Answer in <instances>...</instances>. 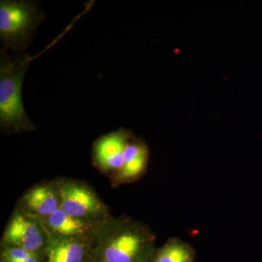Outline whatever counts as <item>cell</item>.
Masks as SVG:
<instances>
[{
  "instance_id": "cell-9",
  "label": "cell",
  "mask_w": 262,
  "mask_h": 262,
  "mask_svg": "<svg viewBox=\"0 0 262 262\" xmlns=\"http://www.w3.org/2000/svg\"><path fill=\"white\" fill-rule=\"evenodd\" d=\"M47 223L53 234L67 237H86L91 227L87 221L72 216L61 208L47 217Z\"/></svg>"
},
{
  "instance_id": "cell-12",
  "label": "cell",
  "mask_w": 262,
  "mask_h": 262,
  "mask_svg": "<svg viewBox=\"0 0 262 262\" xmlns=\"http://www.w3.org/2000/svg\"><path fill=\"white\" fill-rule=\"evenodd\" d=\"M13 262H39V260H38L37 254L30 256L29 258H24V259L18 260V261Z\"/></svg>"
},
{
  "instance_id": "cell-2",
  "label": "cell",
  "mask_w": 262,
  "mask_h": 262,
  "mask_svg": "<svg viewBox=\"0 0 262 262\" xmlns=\"http://www.w3.org/2000/svg\"><path fill=\"white\" fill-rule=\"evenodd\" d=\"M39 56L25 53L10 56L8 50L0 52V125L9 133L35 130L24 110L22 86L31 62Z\"/></svg>"
},
{
  "instance_id": "cell-3",
  "label": "cell",
  "mask_w": 262,
  "mask_h": 262,
  "mask_svg": "<svg viewBox=\"0 0 262 262\" xmlns=\"http://www.w3.org/2000/svg\"><path fill=\"white\" fill-rule=\"evenodd\" d=\"M45 19L39 3L28 0L0 2V39L5 50L24 53Z\"/></svg>"
},
{
  "instance_id": "cell-1",
  "label": "cell",
  "mask_w": 262,
  "mask_h": 262,
  "mask_svg": "<svg viewBox=\"0 0 262 262\" xmlns=\"http://www.w3.org/2000/svg\"><path fill=\"white\" fill-rule=\"evenodd\" d=\"M98 229L100 262H150L155 249V236L149 228L128 220H115Z\"/></svg>"
},
{
  "instance_id": "cell-10",
  "label": "cell",
  "mask_w": 262,
  "mask_h": 262,
  "mask_svg": "<svg viewBox=\"0 0 262 262\" xmlns=\"http://www.w3.org/2000/svg\"><path fill=\"white\" fill-rule=\"evenodd\" d=\"M24 203L29 211L42 217L49 216L61 206L56 192L48 185L33 188L24 196Z\"/></svg>"
},
{
  "instance_id": "cell-8",
  "label": "cell",
  "mask_w": 262,
  "mask_h": 262,
  "mask_svg": "<svg viewBox=\"0 0 262 262\" xmlns=\"http://www.w3.org/2000/svg\"><path fill=\"white\" fill-rule=\"evenodd\" d=\"M149 150L144 141L133 137L125 151V160L121 170L117 173V179L129 182L140 177L147 166Z\"/></svg>"
},
{
  "instance_id": "cell-6",
  "label": "cell",
  "mask_w": 262,
  "mask_h": 262,
  "mask_svg": "<svg viewBox=\"0 0 262 262\" xmlns=\"http://www.w3.org/2000/svg\"><path fill=\"white\" fill-rule=\"evenodd\" d=\"M3 238L10 247L22 248L37 253L48 242L41 226L20 213L14 215L10 221Z\"/></svg>"
},
{
  "instance_id": "cell-7",
  "label": "cell",
  "mask_w": 262,
  "mask_h": 262,
  "mask_svg": "<svg viewBox=\"0 0 262 262\" xmlns=\"http://www.w3.org/2000/svg\"><path fill=\"white\" fill-rule=\"evenodd\" d=\"M84 238L55 234L48 237L46 247L48 262H84L88 252L87 241Z\"/></svg>"
},
{
  "instance_id": "cell-11",
  "label": "cell",
  "mask_w": 262,
  "mask_h": 262,
  "mask_svg": "<svg viewBox=\"0 0 262 262\" xmlns=\"http://www.w3.org/2000/svg\"><path fill=\"white\" fill-rule=\"evenodd\" d=\"M196 253L191 245L172 237L156 250L150 262H194Z\"/></svg>"
},
{
  "instance_id": "cell-5",
  "label": "cell",
  "mask_w": 262,
  "mask_h": 262,
  "mask_svg": "<svg viewBox=\"0 0 262 262\" xmlns=\"http://www.w3.org/2000/svg\"><path fill=\"white\" fill-rule=\"evenodd\" d=\"M133 137L130 131L123 128L101 136L93 146L96 165L103 171L118 173L123 166L125 149Z\"/></svg>"
},
{
  "instance_id": "cell-4",
  "label": "cell",
  "mask_w": 262,
  "mask_h": 262,
  "mask_svg": "<svg viewBox=\"0 0 262 262\" xmlns=\"http://www.w3.org/2000/svg\"><path fill=\"white\" fill-rule=\"evenodd\" d=\"M59 196L60 208L75 218L88 222L104 211V206L96 193L80 183H63L59 188Z\"/></svg>"
}]
</instances>
